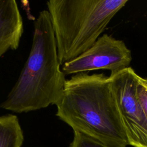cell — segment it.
Masks as SVG:
<instances>
[{
	"label": "cell",
	"instance_id": "9",
	"mask_svg": "<svg viewBox=\"0 0 147 147\" xmlns=\"http://www.w3.org/2000/svg\"><path fill=\"white\" fill-rule=\"evenodd\" d=\"M137 95L138 101L147 119V76L142 78L138 76Z\"/></svg>",
	"mask_w": 147,
	"mask_h": 147
},
{
	"label": "cell",
	"instance_id": "2",
	"mask_svg": "<svg viewBox=\"0 0 147 147\" xmlns=\"http://www.w3.org/2000/svg\"><path fill=\"white\" fill-rule=\"evenodd\" d=\"M60 65L50 15L43 10L34 22L27 60L0 109L21 113L56 105L62 97L66 81Z\"/></svg>",
	"mask_w": 147,
	"mask_h": 147
},
{
	"label": "cell",
	"instance_id": "5",
	"mask_svg": "<svg viewBox=\"0 0 147 147\" xmlns=\"http://www.w3.org/2000/svg\"><path fill=\"white\" fill-rule=\"evenodd\" d=\"M132 60L130 50L125 43L104 34L86 51L62 65L65 75L98 69H107L110 75L129 67Z\"/></svg>",
	"mask_w": 147,
	"mask_h": 147
},
{
	"label": "cell",
	"instance_id": "6",
	"mask_svg": "<svg viewBox=\"0 0 147 147\" xmlns=\"http://www.w3.org/2000/svg\"><path fill=\"white\" fill-rule=\"evenodd\" d=\"M23 32V20L17 2L0 0V57L10 49H17Z\"/></svg>",
	"mask_w": 147,
	"mask_h": 147
},
{
	"label": "cell",
	"instance_id": "1",
	"mask_svg": "<svg viewBox=\"0 0 147 147\" xmlns=\"http://www.w3.org/2000/svg\"><path fill=\"white\" fill-rule=\"evenodd\" d=\"M56 115L74 131L109 147L129 145L109 76L80 72L66 79Z\"/></svg>",
	"mask_w": 147,
	"mask_h": 147
},
{
	"label": "cell",
	"instance_id": "8",
	"mask_svg": "<svg viewBox=\"0 0 147 147\" xmlns=\"http://www.w3.org/2000/svg\"><path fill=\"white\" fill-rule=\"evenodd\" d=\"M73 140L69 147H109L102 142L82 133L74 131Z\"/></svg>",
	"mask_w": 147,
	"mask_h": 147
},
{
	"label": "cell",
	"instance_id": "4",
	"mask_svg": "<svg viewBox=\"0 0 147 147\" xmlns=\"http://www.w3.org/2000/svg\"><path fill=\"white\" fill-rule=\"evenodd\" d=\"M138 76L129 67L109 77L129 145L147 147V119L137 95Z\"/></svg>",
	"mask_w": 147,
	"mask_h": 147
},
{
	"label": "cell",
	"instance_id": "7",
	"mask_svg": "<svg viewBox=\"0 0 147 147\" xmlns=\"http://www.w3.org/2000/svg\"><path fill=\"white\" fill-rule=\"evenodd\" d=\"M24 140L23 130L17 115H0V147H21Z\"/></svg>",
	"mask_w": 147,
	"mask_h": 147
},
{
	"label": "cell",
	"instance_id": "3",
	"mask_svg": "<svg viewBox=\"0 0 147 147\" xmlns=\"http://www.w3.org/2000/svg\"><path fill=\"white\" fill-rule=\"evenodd\" d=\"M127 0H50L46 2L60 64L89 49Z\"/></svg>",
	"mask_w": 147,
	"mask_h": 147
}]
</instances>
